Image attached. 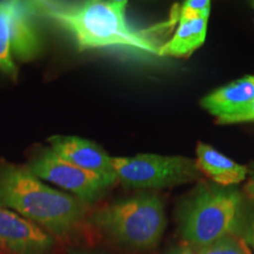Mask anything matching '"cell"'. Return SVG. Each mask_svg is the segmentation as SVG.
<instances>
[{"instance_id": "6da1fadb", "label": "cell", "mask_w": 254, "mask_h": 254, "mask_svg": "<svg viewBox=\"0 0 254 254\" xmlns=\"http://www.w3.org/2000/svg\"><path fill=\"white\" fill-rule=\"evenodd\" d=\"M37 14L49 18L72 37L78 51L109 47L158 55L148 33L135 31L126 20L125 0H87L74 4L31 1Z\"/></svg>"}, {"instance_id": "7a4b0ae2", "label": "cell", "mask_w": 254, "mask_h": 254, "mask_svg": "<svg viewBox=\"0 0 254 254\" xmlns=\"http://www.w3.org/2000/svg\"><path fill=\"white\" fill-rule=\"evenodd\" d=\"M0 207L15 212L53 237L77 232L88 206L68 193L46 185L26 167L0 161Z\"/></svg>"}, {"instance_id": "3957f363", "label": "cell", "mask_w": 254, "mask_h": 254, "mask_svg": "<svg viewBox=\"0 0 254 254\" xmlns=\"http://www.w3.org/2000/svg\"><path fill=\"white\" fill-rule=\"evenodd\" d=\"M87 221L113 244L136 252L155 249L167 222L163 200L148 193L95 209Z\"/></svg>"}, {"instance_id": "277c9868", "label": "cell", "mask_w": 254, "mask_h": 254, "mask_svg": "<svg viewBox=\"0 0 254 254\" xmlns=\"http://www.w3.org/2000/svg\"><path fill=\"white\" fill-rule=\"evenodd\" d=\"M241 227L243 199L236 190H200L180 209V234L193 249L237 236Z\"/></svg>"}, {"instance_id": "5b68a950", "label": "cell", "mask_w": 254, "mask_h": 254, "mask_svg": "<svg viewBox=\"0 0 254 254\" xmlns=\"http://www.w3.org/2000/svg\"><path fill=\"white\" fill-rule=\"evenodd\" d=\"M117 180L129 189L153 190L193 182L199 177L196 161L185 157L138 154L113 158Z\"/></svg>"}, {"instance_id": "8992f818", "label": "cell", "mask_w": 254, "mask_h": 254, "mask_svg": "<svg viewBox=\"0 0 254 254\" xmlns=\"http://www.w3.org/2000/svg\"><path fill=\"white\" fill-rule=\"evenodd\" d=\"M26 168L40 180L60 187L87 206L99 200L114 184L106 178L63 160L50 147L34 155Z\"/></svg>"}, {"instance_id": "52a82bcc", "label": "cell", "mask_w": 254, "mask_h": 254, "mask_svg": "<svg viewBox=\"0 0 254 254\" xmlns=\"http://www.w3.org/2000/svg\"><path fill=\"white\" fill-rule=\"evenodd\" d=\"M55 237L11 209L0 207V250L8 254H49Z\"/></svg>"}, {"instance_id": "ba28073f", "label": "cell", "mask_w": 254, "mask_h": 254, "mask_svg": "<svg viewBox=\"0 0 254 254\" xmlns=\"http://www.w3.org/2000/svg\"><path fill=\"white\" fill-rule=\"evenodd\" d=\"M201 106L220 124L254 120V75L238 79L208 94Z\"/></svg>"}, {"instance_id": "9c48e42d", "label": "cell", "mask_w": 254, "mask_h": 254, "mask_svg": "<svg viewBox=\"0 0 254 254\" xmlns=\"http://www.w3.org/2000/svg\"><path fill=\"white\" fill-rule=\"evenodd\" d=\"M47 142L51 151L63 160L113 183L117 182L113 158L95 142L75 135H52Z\"/></svg>"}, {"instance_id": "30bf717a", "label": "cell", "mask_w": 254, "mask_h": 254, "mask_svg": "<svg viewBox=\"0 0 254 254\" xmlns=\"http://www.w3.org/2000/svg\"><path fill=\"white\" fill-rule=\"evenodd\" d=\"M11 49L14 59L32 62L43 51V38L37 24V13L31 1L12 0L9 19Z\"/></svg>"}, {"instance_id": "8fae6325", "label": "cell", "mask_w": 254, "mask_h": 254, "mask_svg": "<svg viewBox=\"0 0 254 254\" xmlns=\"http://www.w3.org/2000/svg\"><path fill=\"white\" fill-rule=\"evenodd\" d=\"M196 155L199 172L204 173L219 185H236L245 180L247 168L214 150L212 146L199 142L196 146Z\"/></svg>"}, {"instance_id": "7c38bea8", "label": "cell", "mask_w": 254, "mask_h": 254, "mask_svg": "<svg viewBox=\"0 0 254 254\" xmlns=\"http://www.w3.org/2000/svg\"><path fill=\"white\" fill-rule=\"evenodd\" d=\"M208 18L180 20L176 33L159 47V56L189 57L204 44Z\"/></svg>"}, {"instance_id": "4fadbf2b", "label": "cell", "mask_w": 254, "mask_h": 254, "mask_svg": "<svg viewBox=\"0 0 254 254\" xmlns=\"http://www.w3.org/2000/svg\"><path fill=\"white\" fill-rule=\"evenodd\" d=\"M11 9L12 0H0V75L15 81L19 77V69L11 49Z\"/></svg>"}, {"instance_id": "5bb4252c", "label": "cell", "mask_w": 254, "mask_h": 254, "mask_svg": "<svg viewBox=\"0 0 254 254\" xmlns=\"http://www.w3.org/2000/svg\"><path fill=\"white\" fill-rule=\"evenodd\" d=\"M196 254H251L245 240L238 236H226L208 245L195 249Z\"/></svg>"}, {"instance_id": "9a60e30c", "label": "cell", "mask_w": 254, "mask_h": 254, "mask_svg": "<svg viewBox=\"0 0 254 254\" xmlns=\"http://www.w3.org/2000/svg\"><path fill=\"white\" fill-rule=\"evenodd\" d=\"M211 11L209 0H187L179 11V20L208 18Z\"/></svg>"}, {"instance_id": "2e32d148", "label": "cell", "mask_w": 254, "mask_h": 254, "mask_svg": "<svg viewBox=\"0 0 254 254\" xmlns=\"http://www.w3.org/2000/svg\"><path fill=\"white\" fill-rule=\"evenodd\" d=\"M168 254H196V253L194 249H193L189 243L183 241V243L178 244V245L174 246Z\"/></svg>"}, {"instance_id": "e0dca14e", "label": "cell", "mask_w": 254, "mask_h": 254, "mask_svg": "<svg viewBox=\"0 0 254 254\" xmlns=\"http://www.w3.org/2000/svg\"><path fill=\"white\" fill-rule=\"evenodd\" d=\"M244 240L254 250V217L247 222L245 227V234H244Z\"/></svg>"}, {"instance_id": "ac0fdd59", "label": "cell", "mask_w": 254, "mask_h": 254, "mask_svg": "<svg viewBox=\"0 0 254 254\" xmlns=\"http://www.w3.org/2000/svg\"><path fill=\"white\" fill-rule=\"evenodd\" d=\"M67 254H106V253L101 252V251H98V250L85 249V247H82V249H71V250H68Z\"/></svg>"}, {"instance_id": "d6986e66", "label": "cell", "mask_w": 254, "mask_h": 254, "mask_svg": "<svg viewBox=\"0 0 254 254\" xmlns=\"http://www.w3.org/2000/svg\"><path fill=\"white\" fill-rule=\"evenodd\" d=\"M246 190L251 196H253L254 198V179H252L249 183V185H247V187H246Z\"/></svg>"}]
</instances>
